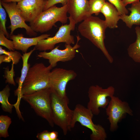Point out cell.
<instances>
[{
	"label": "cell",
	"mask_w": 140,
	"mask_h": 140,
	"mask_svg": "<svg viewBox=\"0 0 140 140\" xmlns=\"http://www.w3.org/2000/svg\"><path fill=\"white\" fill-rule=\"evenodd\" d=\"M77 74L74 71L56 68L51 71L49 75L50 88L60 96L66 95L67 85L70 81L74 79Z\"/></svg>",
	"instance_id": "8fae6325"
},
{
	"label": "cell",
	"mask_w": 140,
	"mask_h": 140,
	"mask_svg": "<svg viewBox=\"0 0 140 140\" xmlns=\"http://www.w3.org/2000/svg\"><path fill=\"white\" fill-rule=\"evenodd\" d=\"M115 92V89L112 86L105 89L97 85L91 86L88 92L89 101L87 108L94 115H98L100 112L99 108H106L109 102L107 97L114 96Z\"/></svg>",
	"instance_id": "ba28073f"
},
{
	"label": "cell",
	"mask_w": 140,
	"mask_h": 140,
	"mask_svg": "<svg viewBox=\"0 0 140 140\" xmlns=\"http://www.w3.org/2000/svg\"><path fill=\"white\" fill-rule=\"evenodd\" d=\"M14 65L13 63H12L11 67L10 70H9L8 66L4 68V77L6 79L5 81L6 83H8L14 86H15L16 83L14 79V77L15 76L14 69Z\"/></svg>",
	"instance_id": "d4e9b609"
},
{
	"label": "cell",
	"mask_w": 140,
	"mask_h": 140,
	"mask_svg": "<svg viewBox=\"0 0 140 140\" xmlns=\"http://www.w3.org/2000/svg\"><path fill=\"white\" fill-rule=\"evenodd\" d=\"M22 0H0V1L1 2L5 3L11 2H17L18 3Z\"/></svg>",
	"instance_id": "d6a6232c"
},
{
	"label": "cell",
	"mask_w": 140,
	"mask_h": 140,
	"mask_svg": "<svg viewBox=\"0 0 140 140\" xmlns=\"http://www.w3.org/2000/svg\"><path fill=\"white\" fill-rule=\"evenodd\" d=\"M51 89V99L53 121L54 124L61 128L65 135L72 129L71 123L73 110L68 106L69 100L67 95L61 96L55 90Z\"/></svg>",
	"instance_id": "3957f363"
},
{
	"label": "cell",
	"mask_w": 140,
	"mask_h": 140,
	"mask_svg": "<svg viewBox=\"0 0 140 140\" xmlns=\"http://www.w3.org/2000/svg\"><path fill=\"white\" fill-rule=\"evenodd\" d=\"M105 2V0H89L88 16L93 14L98 15Z\"/></svg>",
	"instance_id": "7402d4cb"
},
{
	"label": "cell",
	"mask_w": 140,
	"mask_h": 140,
	"mask_svg": "<svg viewBox=\"0 0 140 140\" xmlns=\"http://www.w3.org/2000/svg\"><path fill=\"white\" fill-rule=\"evenodd\" d=\"M67 2V0H47L44 11L57 4L61 3L62 6L65 5L66 4Z\"/></svg>",
	"instance_id": "83f0119b"
},
{
	"label": "cell",
	"mask_w": 140,
	"mask_h": 140,
	"mask_svg": "<svg viewBox=\"0 0 140 140\" xmlns=\"http://www.w3.org/2000/svg\"><path fill=\"white\" fill-rule=\"evenodd\" d=\"M1 2L10 20L11 25L8 27V28L11 29L10 35L13 34L14 31L16 29L21 28H24L25 30L26 33L27 35L31 36H36L37 33L33 30L30 26L28 25L25 23L16 2Z\"/></svg>",
	"instance_id": "7c38bea8"
},
{
	"label": "cell",
	"mask_w": 140,
	"mask_h": 140,
	"mask_svg": "<svg viewBox=\"0 0 140 140\" xmlns=\"http://www.w3.org/2000/svg\"><path fill=\"white\" fill-rule=\"evenodd\" d=\"M94 114L88 108L80 104L76 106L71 123L72 128L78 122L82 126L89 129L92 131L90 139L92 140H105L107 137L104 128L99 124H95L93 122Z\"/></svg>",
	"instance_id": "8992f818"
},
{
	"label": "cell",
	"mask_w": 140,
	"mask_h": 140,
	"mask_svg": "<svg viewBox=\"0 0 140 140\" xmlns=\"http://www.w3.org/2000/svg\"><path fill=\"white\" fill-rule=\"evenodd\" d=\"M76 38V43L73 46L71 44H65V49L61 50L58 48L59 46H57L49 52H40L37 56L48 60L52 68L56 66L59 62H66L72 60L75 56L76 50L80 47L78 43L81 38L78 35Z\"/></svg>",
	"instance_id": "30bf717a"
},
{
	"label": "cell",
	"mask_w": 140,
	"mask_h": 140,
	"mask_svg": "<svg viewBox=\"0 0 140 140\" xmlns=\"http://www.w3.org/2000/svg\"><path fill=\"white\" fill-rule=\"evenodd\" d=\"M36 50L34 47L30 52L23 53L22 56L23 61V66L21 71V74L19 79L17 81L18 85V88L14 91V94L17 96V100L16 103L14 104L15 106L19 107L20 100L22 99L21 90L23 83L26 78L28 71L30 67V65L28 62L29 59L33 52Z\"/></svg>",
	"instance_id": "2e32d148"
},
{
	"label": "cell",
	"mask_w": 140,
	"mask_h": 140,
	"mask_svg": "<svg viewBox=\"0 0 140 140\" xmlns=\"http://www.w3.org/2000/svg\"><path fill=\"white\" fill-rule=\"evenodd\" d=\"M58 132L55 131H52L50 132V140H58Z\"/></svg>",
	"instance_id": "4dcf8cb0"
},
{
	"label": "cell",
	"mask_w": 140,
	"mask_h": 140,
	"mask_svg": "<svg viewBox=\"0 0 140 140\" xmlns=\"http://www.w3.org/2000/svg\"><path fill=\"white\" fill-rule=\"evenodd\" d=\"M68 19L69 22V24L62 25L53 37L40 40L34 47L36 50H51L54 48L56 44L61 43L68 44H74V37L71 35V32L74 30L76 24L70 16L68 17Z\"/></svg>",
	"instance_id": "52a82bcc"
},
{
	"label": "cell",
	"mask_w": 140,
	"mask_h": 140,
	"mask_svg": "<svg viewBox=\"0 0 140 140\" xmlns=\"http://www.w3.org/2000/svg\"><path fill=\"white\" fill-rule=\"evenodd\" d=\"M107 27L105 20L92 15L79 24L78 30L82 36L100 49L109 62L111 63L113 59L108 52L104 43L105 31Z\"/></svg>",
	"instance_id": "6da1fadb"
},
{
	"label": "cell",
	"mask_w": 140,
	"mask_h": 140,
	"mask_svg": "<svg viewBox=\"0 0 140 140\" xmlns=\"http://www.w3.org/2000/svg\"><path fill=\"white\" fill-rule=\"evenodd\" d=\"M11 118L7 115L0 116V137L6 138L9 135L8 129L11 123Z\"/></svg>",
	"instance_id": "44dd1931"
},
{
	"label": "cell",
	"mask_w": 140,
	"mask_h": 140,
	"mask_svg": "<svg viewBox=\"0 0 140 140\" xmlns=\"http://www.w3.org/2000/svg\"><path fill=\"white\" fill-rule=\"evenodd\" d=\"M6 11L5 9L3 7L1 2L0 1V28L3 31L6 37L8 38H9L10 34L7 31L5 26L6 21Z\"/></svg>",
	"instance_id": "cb8c5ba5"
},
{
	"label": "cell",
	"mask_w": 140,
	"mask_h": 140,
	"mask_svg": "<svg viewBox=\"0 0 140 140\" xmlns=\"http://www.w3.org/2000/svg\"><path fill=\"white\" fill-rule=\"evenodd\" d=\"M2 30L0 28V45L6 47L10 51H14L15 49L13 42L5 36Z\"/></svg>",
	"instance_id": "484cf974"
},
{
	"label": "cell",
	"mask_w": 140,
	"mask_h": 140,
	"mask_svg": "<svg viewBox=\"0 0 140 140\" xmlns=\"http://www.w3.org/2000/svg\"><path fill=\"white\" fill-rule=\"evenodd\" d=\"M12 61L10 57L8 55L4 54L0 55V64L3 62H9Z\"/></svg>",
	"instance_id": "f546056e"
},
{
	"label": "cell",
	"mask_w": 140,
	"mask_h": 140,
	"mask_svg": "<svg viewBox=\"0 0 140 140\" xmlns=\"http://www.w3.org/2000/svg\"><path fill=\"white\" fill-rule=\"evenodd\" d=\"M135 29L136 40L129 46L127 49L128 53L129 56L135 62L140 63V27L137 26Z\"/></svg>",
	"instance_id": "d6986e66"
},
{
	"label": "cell",
	"mask_w": 140,
	"mask_h": 140,
	"mask_svg": "<svg viewBox=\"0 0 140 140\" xmlns=\"http://www.w3.org/2000/svg\"><path fill=\"white\" fill-rule=\"evenodd\" d=\"M52 68L50 65L46 66L43 63L30 67L22 86V96L50 88L49 75Z\"/></svg>",
	"instance_id": "7a4b0ae2"
},
{
	"label": "cell",
	"mask_w": 140,
	"mask_h": 140,
	"mask_svg": "<svg viewBox=\"0 0 140 140\" xmlns=\"http://www.w3.org/2000/svg\"><path fill=\"white\" fill-rule=\"evenodd\" d=\"M139 1V0H122V3L125 6L130 4H134Z\"/></svg>",
	"instance_id": "1f68e13d"
},
{
	"label": "cell",
	"mask_w": 140,
	"mask_h": 140,
	"mask_svg": "<svg viewBox=\"0 0 140 140\" xmlns=\"http://www.w3.org/2000/svg\"><path fill=\"white\" fill-rule=\"evenodd\" d=\"M50 36V34H45L37 37L27 38L24 37L22 34L18 33L10 35L9 38L13 41L15 50H20L25 53L27 52L30 47L35 46L40 40L46 39Z\"/></svg>",
	"instance_id": "9a60e30c"
},
{
	"label": "cell",
	"mask_w": 140,
	"mask_h": 140,
	"mask_svg": "<svg viewBox=\"0 0 140 140\" xmlns=\"http://www.w3.org/2000/svg\"><path fill=\"white\" fill-rule=\"evenodd\" d=\"M10 86L8 85L0 92V103L4 111L11 113L13 106L9 103L8 100L10 95Z\"/></svg>",
	"instance_id": "ffe728a7"
},
{
	"label": "cell",
	"mask_w": 140,
	"mask_h": 140,
	"mask_svg": "<svg viewBox=\"0 0 140 140\" xmlns=\"http://www.w3.org/2000/svg\"><path fill=\"white\" fill-rule=\"evenodd\" d=\"M100 12L104 16L105 22L108 27L114 29L118 27L117 23L121 15L116 8L110 3L106 2Z\"/></svg>",
	"instance_id": "e0dca14e"
},
{
	"label": "cell",
	"mask_w": 140,
	"mask_h": 140,
	"mask_svg": "<svg viewBox=\"0 0 140 140\" xmlns=\"http://www.w3.org/2000/svg\"><path fill=\"white\" fill-rule=\"evenodd\" d=\"M47 0H23L17 6L25 22L34 20L44 11Z\"/></svg>",
	"instance_id": "4fadbf2b"
},
{
	"label": "cell",
	"mask_w": 140,
	"mask_h": 140,
	"mask_svg": "<svg viewBox=\"0 0 140 140\" xmlns=\"http://www.w3.org/2000/svg\"><path fill=\"white\" fill-rule=\"evenodd\" d=\"M108 0L116 8L120 15H127L128 13V10L123 5L122 0Z\"/></svg>",
	"instance_id": "4316f807"
},
{
	"label": "cell",
	"mask_w": 140,
	"mask_h": 140,
	"mask_svg": "<svg viewBox=\"0 0 140 140\" xmlns=\"http://www.w3.org/2000/svg\"><path fill=\"white\" fill-rule=\"evenodd\" d=\"M50 88H45L31 94L23 95L22 99L27 102L38 115L45 119L52 127L54 123L51 106Z\"/></svg>",
	"instance_id": "5b68a950"
},
{
	"label": "cell",
	"mask_w": 140,
	"mask_h": 140,
	"mask_svg": "<svg viewBox=\"0 0 140 140\" xmlns=\"http://www.w3.org/2000/svg\"><path fill=\"white\" fill-rule=\"evenodd\" d=\"M67 13L66 4L60 7L55 5L43 11L34 20L29 23L30 26L37 33L47 32L53 26H56L55 24L57 22L66 23L68 19Z\"/></svg>",
	"instance_id": "277c9868"
},
{
	"label": "cell",
	"mask_w": 140,
	"mask_h": 140,
	"mask_svg": "<svg viewBox=\"0 0 140 140\" xmlns=\"http://www.w3.org/2000/svg\"><path fill=\"white\" fill-rule=\"evenodd\" d=\"M50 132L47 130L38 133L36 136L39 140H50Z\"/></svg>",
	"instance_id": "f1b7e54d"
},
{
	"label": "cell",
	"mask_w": 140,
	"mask_h": 140,
	"mask_svg": "<svg viewBox=\"0 0 140 140\" xmlns=\"http://www.w3.org/2000/svg\"><path fill=\"white\" fill-rule=\"evenodd\" d=\"M67 13L76 24L88 17L89 11L88 0H67Z\"/></svg>",
	"instance_id": "5bb4252c"
},
{
	"label": "cell",
	"mask_w": 140,
	"mask_h": 140,
	"mask_svg": "<svg viewBox=\"0 0 140 140\" xmlns=\"http://www.w3.org/2000/svg\"><path fill=\"white\" fill-rule=\"evenodd\" d=\"M128 10L131 12L130 14L121 15L120 19L129 28L134 25H140V1L132 4Z\"/></svg>",
	"instance_id": "ac0fdd59"
},
{
	"label": "cell",
	"mask_w": 140,
	"mask_h": 140,
	"mask_svg": "<svg viewBox=\"0 0 140 140\" xmlns=\"http://www.w3.org/2000/svg\"><path fill=\"white\" fill-rule=\"evenodd\" d=\"M5 54L9 56L12 60V63L17 64L22 58V55L19 52L16 51H7L0 46V54Z\"/></svg>",
	"instance_id": "603a6c76"
},
{
	"label": "cell",
	"mask_w": 140,
	"mask_h": 140,
	"mask_svg": "<svg viewBox=\"0 0 140 140\" xmlns=\"http://www.w3.org/2000/svg\"><path fill=\"white\" fill-rule=\"evenodd\" d=\"M106 108L108 119L110 123L109 129L112 132L116 131L118 128V124L128 114L133 115L132 111L129 103L123 101L118 97L113 96Z\"/></svg>",
	"instance_id": "9c48e42d"
}]
</instances>
